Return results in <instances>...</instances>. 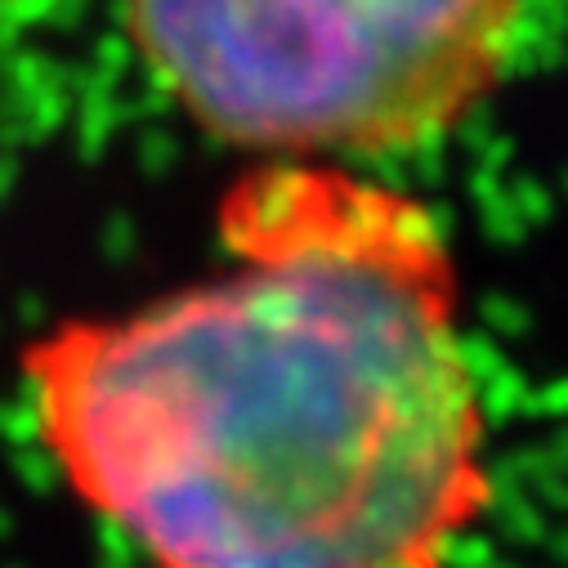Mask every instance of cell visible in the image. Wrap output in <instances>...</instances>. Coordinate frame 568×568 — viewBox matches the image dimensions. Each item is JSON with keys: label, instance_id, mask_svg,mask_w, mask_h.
<instances>
[{"label": "cell", "instance_id": "obj_1", "mask_svg": "<svg viewBox=\"0 0 568 568\" xmlns=\"http://www.w3.org/2000/svg\"><path fill=\"white\" fill-rule=\"evenodd\" d=\"M220 233L229 273L28 345L63 484L149 568H444L493 475L430 211L277 162Z\"/></svg>", "mask_w": 568, "mask_h": 568}, {"label": "cell", "instance_id": "obj_2", "mask_svg": "<svg viewBox=\"0 0 568 568\" xmlns=\"http://www.w3.org/2000/svg\"><path fill=\"white\" fill-rule=\"evenodd\" d=\"M139 54L220 139L292 162L444 134L493 85L519 0H125Z\"/></svg>", "mask_w": 568, "mask_h": 568}]
</instances>
